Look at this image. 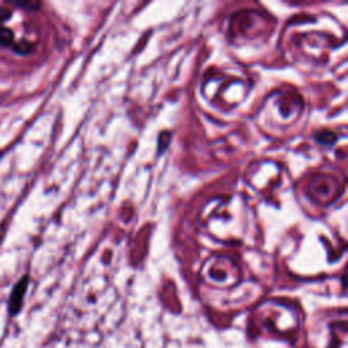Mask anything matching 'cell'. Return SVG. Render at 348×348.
<instances>
[{"mask_svg": "<svg viewBox=\"0 0 348 348\" xmlns=\"http://www.w3.org/2000/svg\"><path fill=\"white\" fill-rule=\"evenodd\" d=\"M28 284H29V278L28 276H24V278L17 283V286H15L13 292H11V295H10L9 310L13 315L18 314L19 310H21V307H22L25 294H26V290H28Z\"/></svg>", "mask_w": 348, "mask_h": 348, "instance_id": "6da1fadb", "label": "cell"}, {"mask_svg": "<svg viewBox=\"0 0 348 348\" xmlns=\"http://www.w3.org/2000/svg\"><path fill=\"white\" fill-rule=\"evenodd\" d=\"M11 41H13L11 30L5 26H0V45H10Z\"/></svg>", "mask_w": 348, "mask_h": 348, "instance_id": "7a4b0ae2", "label": "cell"}]
</instances>
